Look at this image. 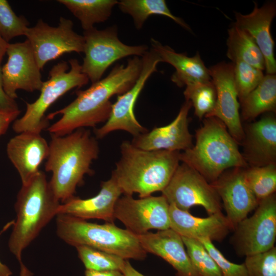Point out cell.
I'll return each mask as SVG.
<instances>
[{
    "instance_id": "1",
    "label": "cell",
    "mask_w": 276,
    "mask_h": 276,
    "mask_svg": "<svg viewBox=\"0 0 276 276\" xmlns=\"http://www.w3.org/2000/svg\"><path fill=\"white\" fill-rule=\"evenodd\" d=\"M142 68V58L134 56L126 65L116 64L104 78L92 83L85 90L76 91V99L64 108L50 113L48 120L61 115L47 128L50 134L63 136L75 130L93 127L105 122L111 112L110 98L130 89L139 78Z\"/></svg>"
},
{
    "instance_id": "2",
    "label": "cell",
    "mask_w": 276,
    "mask_h": 276,
    "mask_svg": "<svg viewBox=\"0 0 276 276\" xmlns=\"http://www.w3.org/2000/svg\"><path fill=\"white\" fill-rule=\"evenodd\" d=\"M45 170L52 172L49 182L56 198L63 203L74 197L85 175H93L91 165L98 158L99 147L90 130L80 128L63 136L51 134Z\"/></svg>"
},
{
    "instance_id": "3",
    "label": "cell",
    "mask_w": 276,
    "mask_h": 276,
    "mask_svg": "<svg viewBox=\"0 0 276 276\" xmlns=\"http://www.w3.org/2000/svg\"><path fill=\"white\" fill-rule=\"evenodd\" d=\"M179 153L143 150L125 141L120 145V158L111 175L124 195L149 196L168 185L179 165Z\"/></svg>"
},
{
    "instance_id": "4",
    "label": "cell",
    "mask_w": 276,
    "mask_h": 276,
    "mask_svg": "<svg viewBox=\"0 0 276 276\" xmlns=\"http://www.w3.org/2000/svg\"><path fill=\"white\" fill-rule=\"evenodd\" d=\"M60 204L42 171L22 184L15 204L16 219L8 241L10 251L20 263L23 251L57 215Z\"/></svg>"
},
{
    "instance_id": "5",
    "label": "cell",
    "mask_w": 276,
    "mask_h": 276,
    "mask_svg": "<svg viewBox=\"0 0 276 276\" xmlns=\"http://www.w3.org/2000/svg\"><path fill=\"white\" fill-rule=\"evenodd\" d=\"M238 145L222 122L204 118L195 131V144L179 153V160L211 183L227 169L248 167Z\"/></svg>"
},
{
    "instance_id": "6",
    "label": "cell",
    "mask_w": 276,
    "mask_h": 276,
    "mask_svg": "<svg viewBox=\"0 0 276 276\" xmlns=\"http://www.w3.org/2000/svg\"><path fill=\"white\" fill-rule=\"evenodd\" d=\"M56 217L57 235L71 246L91 247L127 260H143L147 257L136 235L114 223L97 224L64 214Z\"/></svg>"
},
{
    "instance_id": "7",
    "label": "cell",
    "mask_w": 276,
    "mask_h": 276,
    "mask_svg": "<svg viewBox=\"0 0 276 276\" xmlns=\"http://www.w3.org/2000/svg\"><path fill=\"white\" fill-rule=\"evenodd\" d=\"M49 78L42 83L38 99L33 103H26L24 114L12 124L16 133L30 132L40 134L49 126L45 116L48 109L60 97L74 88L87 84L88 77L82 72L77 59H71L68 63L62 61L54 65Z\"/></svg>"
},
{
    "instance_id": "8",
    "label": "cell",
    "mask_w": 276,
    "mask_h": 276,
    "mask_svg": "<svg viewBox=\"0 0 276 276\" xmlns=\"http://www.w3.org/2000/svg\"><path fill=\"white\" fill-rule=\"evenodd\" d=\"M82 72L92 83L101 80L107 69L116 61L133 55L142 56L148 51L146 45H128L120 41L116 26L104 30L94 27L84 31Z\"/></svg>"
},
{
    "instance_id": "9",
    "label": "cell",
    "mask_w": 276,
    "mask_h": 276,
    "mask_svg": "<svg viewBox=\"0 0 276 276\" xmlns=\"http://www.w3.org/2000/svg\"><path fill=\"white\" fill-rule=\"evenodd\" d=\"M231 243L236 253L247 256L270 249L276 239L275 193L259 201L255 213L239 222Z\"/></svg>"
},
{
    "instance_id": "10",
    "label": "cell",
    "mask_w": 276,
    "mask_h": 276,
    "mask_svg": "<svg viewBox=\"0 0 276 276\" xmlns=\"http://www.w3.org/2000/svg\"><path fill=\"white\" fill-rule=\"evenodd\" d=\"M162 193L169 204L184 211L200 205L209 215L222 212L221 200L211 184L196 170L182 163Z\"/></svg>"
},
{
    "instance_id": "11",
    "label": "cell",
    "mask_w": 276,
    "mask_h": 276,
    "mask_svg": "<svg viewBox=\"0 0 276 276\" xmlns=\"http://www.w3.org/2000/svg\"><path fill=\"white\" fill-rule=\"evenodd\" d=\"M73 27L71 20L61 17L56 27L40 19L34 26L29 27L25 36L40 70L48 62L65 53L83 52V36L77 33Z\"/></svg>"
},
{
    "instance_id": "12",
    "label": "cell",
    "mask_w": 276,
    "mask_h": 276,
    "mask_svg": "<svg viewBox=\"0 0 276 276\" xmlns=\"http://www.w3.org/2000/svg\"><path fill=\"white\" fill-rule=\"evenodd\" d=\"M142 68L134 85L125 93L118 95L112 104L110 115L105 124L95 130L96 138L102 139L116 130H123L136 137L148 130L137 120L134 107L145 83L157 71V64L162 62L159 56L152 49L142 57Z\"/></svg>"
},
{
    "instance_id": "13",
    "label": "cell",
    "mask_w": 276,
    "mask_h": 276,
    "mask_svg": "<svg viewBox=\"0 0 276 276\" xmlns=\"http://www.w3.org/2000/svg\"><path fill=\"white\" fill-rule=\"evenodd\" d=\"M169 205L162 195L140 199L124 195L116 203L114 216L126 229L135 235H141L151 229L170 228Z\"/></svg>"
},
{
    "instance_id": "14",
    "label": "cell",
    "mask_w": 276,
    "mask_h": 276,
    "mask_svg": "<svg viewBox=\"0 0 276 276\" xmlns=\"http://www.w3.org/2000/svg\"><path fill=\"white\" fill-rule=\"evenodd\" d=\"M6 54L7 62L1 67L4 89L15 100L16 91L22 89L28 92L40 90L43 81L29 41L9 43Z\"/></svg>"
},
{
    "instance_id": "15",
    "label": "cell",
    "mask_w": 276,
    "mask_h": 276,
    "mask_svg": "<svg viewBox=\"0 0 276 276\" xmlns=\"http://www.w3.org/2000/svg\"><path fill=\"white\" fill-rule=\"evenodd\" d=\"M209 70L217 99L214 109L205 118L218 119L238 144H241L244 137V127L239 113L240 105L234 82L233 63L221 62Z\"/></svg>"
},
{
    "instance_id": "16",
    "label": "cell",
    "mask_w": 276,
    "mask_h": 276,
    "mask_svg": "<svg viewBox=\"0 0 276 276\" xmlns=\"http://www.w3.org/2000/svg\"><path fill=\"white\" fill-rule=\"evenodd\" d=\"M245 169L236 167L227 169L210 183L222 201L226 217L234 229L256 209L259 202L247 184Z\"/></svg>"
},
{
    "instance_id": "17",
    "label": "cell",
    "mask_w": 276,
    "mask_h": 276,
    "mask_svg": "<svg viewBox=\"0 0 276 276\" xmlns=\"http://www.w3.org/2000/svg\"><path fill=\"white\" fill-rule=\"evenodd\" d=\"M192 106L189 101H186L170 124L133 137L131 143L137 148L149 151L180 152L191 148L193 145V136L189 129L188 114Z\"/></svg>"
},
{
    "instance_id": "18",
    "label": "cell",
    "mask_w": 276,
    "mask_h": 276,
    "mask_svg": "<svg viewBox=\"0 0 276 276\" xmlns=\"http://www.w3.org/2000/svg\"><path fill=\"white\" fill-rule=\"evenodd\" d=\"M123 192L115 178L111 175L101 183V189L96 196L87 199L74 196L60 204L57 215L64 214L84 220L98 219L114 223L116 203Z\"/></svg>"
},
{
    "instance_id": "19",
    "label": "cell",
    "mask_w": 276,
    "mask_h": 276,
    "mask_svg": "<svg viewBox=\"0 0 276 276\" xmlns=\"http://www.w3.org/2000/svg\"><path fill=\"white\" fill-rule=\"evenodd\" d=\"M136 235L144 250L167 262L176 271V276H199L191 263L181 236L172 229Z\"/></svg>"
},
{
    "instance_id": "20",
    "label": "cell",
    "mask_w": 276,
    "mask_h": 276,
    "mask_svg": "<svg viewBox=\"0 0 276 276\" xmlns=\"http://www.w3.org/2000/svg\"><path fill=\"white\" fill-rule=\"evenodd\" d=\"M242 155L249 167L276 165V119L267 114L244 128Z\"/></svg>"
},
{
    "instance_id": "21",
    "label": "cell",
    "mask_w": 276,
    "mask_h": 276,
    "mask_svg": "<svg viewBox=\"0 0 276 276\" xmlns=\"http://www.w3.org/2000/svg\"><path fill=\"white\" fill-rule=\"evenodd\" d=\"M169 217L170 228L181 237L188 238L208 239L220 242L234 230V226L222 212L199 218L170 204Z\"/></svg>"
},
{
    "instance_id": "22",
    "label": "cell",
    "mask_w": 276,
    "mask_h": 276,
    "mask_svg": "<svg viewBox=\"0 0 276 276\" xmlns=\"http://www.w3.org/2000/svg\"><path fill=\"white\" fill-rule=\"evenodd\" d=\"M275 14L274 2H267L260 7L255 3L250 13H235L236 21L234 24L247 32L255 40L263 55L266 73L270 75L276 72L274 42L270 33L271 24Z\"/></svg>"
},
{
    "instance_id": "23",
    "label": "cell",
    "mask_w": 276,
    "mask_h": 276,
    "mask_svg": "<svg viewBox=\"0 0 276 276\" xmlns=\"http://www.w3.org/2000/svg\"><path fill=\"white\" fill-rule=\"evenodd\" d=\"M6 152L24 184L40 171V165L48 156L49 144L39 133L24 132L9 140Z\"/></svg>"
},
{
    "instance_id": "24",
    "label": "cell",
    "mask_w": 276,
    "mask_h": 276,
    "mask_svg": "<svg viewBox=\"0 0 276 276\" xmlns=\"http://www.w3.org/2000/svg\"><path fill=\"white\" fill-rule=\"evenodd\" d=\"M151 44V49L159 56L162 62H167L175 68V72L171 80L178 87L191 86L211 80L209 68L198 53L193 57H188L153 38Z\"/></svg>"
},
{
    "instance_id": "25",
    "label": "cell",
    "mask_w": 276,
    "mask_h": 276,
    "mask_svg": "<svg viewBox=\"0 0 276 276\" xmlns=\"http://www.w3.org/2000/svg\"><path fill=\"white\" fill-rule=\"evenodd\" d=\"M241 119L252 120L267 112L276 110V76H264L260 83L240 103Z\"/></svg>"
},
{
    "instance_id": "26",
    "label": "cell",
    "mask_w": 276,
    "mask_h": 276,
    "mask_svg": "<svg viewBox=\"0 0 276 276\" xmlns=\"http://www.w3.org/2000/svg\"><path fill=\"white\" fill-rule=\"evenodd\" d=\"M226 56L232 62L242 61L261 70L265 61L259 48L245 31L233 25L228 30Z\"/></svg>"
},
{
    "instance_id": "27",
    "label": "cell",
    "mask_w": 276,
    "mask_h": 276,
    "mask_svg": "<svg viewBox=\"0 0 276 276\" xmlns=\"http://www.w3.org/2000/svg\"><path fill=\"white\" fill-rule=\"evenodd\" d=\"M80 22L84 31L103 22L110 16L116 0H58Z\"/></svg>"
},
{
    "instance_id": "28",
    "label": "cell",
    "mask_w": 276,
    "mask_h": 276,
    "mask_svg": "<svg viewBox=\"0 0 276 276\" xmlns=\"http://www.w3.org/2000/svg\"><path fill=\"white\" fill-rule=\"evenodd\" d=\"M118 5L122 12L132 17L137 29H141L147 18L152 15L168 17L182 27L190 29L181 18L171 12L164 0H122Z\"/></svg>"
},
{
    "instance_id": "29",
    "label": "cell",
    "mask_w": 276,
    "mask_h": 276,
    "mask_svg": "<svg viewBox=\"0 0 276 276\" xmlns=\"http://www.w3.org/2000/svg\"><path fill=\"white\" fill-rule=\"evenodd\" d=\"M244 174L247 184L259 201L275 193L276 165L248 166Z\"/></svg>"
},
{
    "instance_id": "30",
    "label": "cell",
    "mask_w": 276,
    "mask_h": 276,
    "mask_svg": "<svg viewBox=\"0 0 276 276\" xmlns=\"http://www.w3.org/2000/svg\"><path fill=\"white\" fill-rule=\"evenodd\" d=\"M76 249L86 269L95 271L118 270L122 272L126 262L124 259L87 246Z\"/></svg>"
},
{
    "instance_id": "31",
    "label": "cell",
    "mask_w": 276,
    "mask_h": 276,
    "mask_svg": "<svg viewBox=\"0 0 276 276\" xmlns=\"http://www.w3.org/2000/svg\"><path fill=\"white\" fill-rule=\"evenodd\" d=\"M186 101H189L194 108V114L201 120L214 109L217 99L214 84L211 81L186 87L183 92Z\"/></svg>"
},
{
    "instance_id": "32",
    "label": "cell",
    "mask_w": 276,
    "mask_h": 276,
    "mask_svg": "<svg viewBox=\"0 0 276 276\" xmlns=\"http://www.w3.org/2000/svg\"><path fill=\"white\" fill-rule=\"evenodd\" d=\"M181 237L191 263L199 276H222L216 262L199 240Z\"/></svg>"
},
{
    "instance_id": "33",
    "label": "cell",
    "mask_w": 276,
    "mask_h": 276,
    "mask_svg": "<svg viewBox=\"0 0 276 276\" xmlns=\"http://www.w3.org/2000/svg\"><path fill=\"white\" fill-rule=\"evenodd\" d=\"M234 77L239 103L262 81L263 71L242 61L233 63Z\"/></svg>"
},
{
    "instance_id": "34",
    "label": "cell",
    "mask_w": 276,
    "mask_h": 276,
    "mask_svg": "<svg viewBox=\"0 0 276 276\" xmlns=\"http://www.w3.org/2000/svg\"><path fill=\"white\" fill-rule=\"evenodd\" d=\"M29 26L27 19L23 16H17L7 0H0V35L6 41L25 36Z\"/></svg>"
},
{
    "instance_id": "35",
    "label": "cell",
    "mask_w": 276,
    "mask_h": 276,
    "mask_svg": "<svg viewBox=\"0 0 276 276\" xmlns=\"http://www.w3.org/2000/svg\"><path fill=\"white\" fill-rule=\"evenodd\" d=\"M248 276H276V247L245 257Z\"/></svg>"
},
{
    "instance_id": "36",
    "label": "cell",
    "mask_w": 276,
    "mask_h": 276,
    "mask_svg": "<svg viewBox=\"0 0 276 276\" xmlns=\"http://www.w3.org/2000/svg\"><path fill=\"white\" fill-rule=\"evenodd\" d=\"M199 240L219 266L222 276H248L244 263L238 264L228 260L208 239Z\"/></svg>"
},
{
    "instance_id": "37",
    "label": "cell",
    "mask_w": 276,
    "mask_h": 276,
    "mask_svg": "<svg viewBox=\"0 0 276 276\" xmlns=\"http://www.w3.org/2000/svg\"><path fill=\"white\" fill-rule=\"evenodd\" d=\"M17 110H19V108L15 100L10 98L4 89L1 67H0V111Z\"/></svg>"
},
{
    "instance_id": "38",
    "label": "cell",
    "mask_w": 276,
    "mask_h": 276,
    "mask_svg": "<svg viewBox=\"0 0 276 276\" xmlns=\"http://www.w3.org/2000/svg\"><path fill=\"white\" fill-rule=\"evenodd\" d=\"M20 110L0 111V136L5 133L9 126L17 119Z\"/></svg>"
},
{
    "instance_id": "39",
    "label": "cell",
    "mask_w": 276,
    "mask_h": 276,
    "mask_svg": "<svg viewBox=\"0 0 276 276\" xmlns=\"http://www.w3.org/2000/svg\"><path fill=\"white\" fill-rule=\"evenodd\" d=\"M85 276H125L123 273L118 270L95 271L86 269Z\"/></svg>"
},
{
    "instance_id": "40",
    "label": "cell",
    "mask_w": 276,
    "mask_h": 276,
    "mask_svg": "<svg viewBox=\"0 0 276 276\" xmlns=\"http://www.w3.org/2000/svg\"><path fill=\"white\" fill-rule=\"evenodd\" d=\"M122 272L125 276H145L133 268L128 260H126Z\"/></svg>"
},
{
    "instance_id": "41",
    "label": "cell",
    "mask_w": 276,
    "mask_h": 276,
    "mask_svg": "<svg viewBox=\"0 0 276 276\" xmlns=\"http://www.w3.org/2000/svg\"><path fill=\"white\" fill-rule=\"evenodd\" d=\"M9 42L6 41L0 35V67L3 57L6 54L7 48Z\"/></svg>"
},
{
    "instance_id": "42",
    "label": "cell",
    "mask_w": 276,
    "mask_h": 276,
    "mask_svg": "<svg viewBox=\"0 0 276 276\" xmlns=\"http://www.w3.org/2000/svg\"><path fill=\"white\" fill-rule=\"evenodd\" d=\"M12 273L10 269L0 261V276H10Z\"/></svg>"
},
{
    "instance_id": "43",
    "label": "cell",
    "mask_w": 276,
    "mask_h": 276,
    "mask_svg": "<svg viewBox=\"0 0 276 276\" xmlns=\"http://www.w3.org/2000/svg\"><path fill=\"white\" fill-rule=\"evenodd\" d=\"M31 273L29 270L24 265H21V271L20 276H31Z\"/></svg>"
}]
</instances>
